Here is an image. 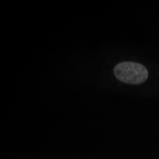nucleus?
<instances>
[{
    "instance_id": "nucleus-1",
    "label": "nucleus",
    "mask_w": 159,
    "mask_h": 159,
    "mask_svg": "<svg viewBox=\"0 0 159 159\" xmlns=\"http://www.w3.org/2000/svg\"><path fill=\"white\" fill-rule=\"evenodd\" d=\"M115 76L121 82L137 85L145 82L148 77V71L144 66L136 62H122L114 69Z\"/></svg>"
}]
</instances>
